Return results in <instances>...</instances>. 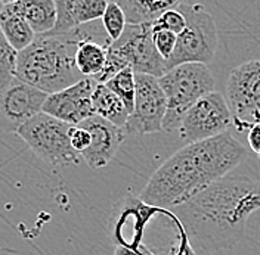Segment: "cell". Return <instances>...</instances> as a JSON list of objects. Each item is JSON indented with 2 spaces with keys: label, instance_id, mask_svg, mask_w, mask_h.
I'll return each mask as SVG.
<instances>
[{
  "label": "cell",
  "instance_id": "12",
  "mask_svg": "<svg viewBox=\"0 0 260 255\" xmlns=\"http://www.w3.org/2000/svg\"><path fill=\"white\" fill-rule=\"evenodd\" d=\"M95 84L96 81L93 79L84 77L64 90L49 95L43 105V112L70 126H79L95 115L92 105Z\"/></svg>",
  "mask_w": 260,
  "mask_h": 255
},
{
  "label": "cell",
  "instance_id": "25",
  "mask_svg": "<svg viewBox=\"0 0 260 255\" xmlns=\"http://www.w3.org/2000/svg\"><path fill=\"white\" fill-rule=\"evenodd\" d=\"M70 142L73 149L80 155L90 146V133L80 126H71L70 128Z\"/></svg>",
  "mask_w": 260,
  "mask_h": 255
},
{
  "label": "cell",
  "instance_id": "21",
  "mask_svg": "<svg viewBox=\"0 0 260 255\" xmlns=\"http://www.w3.org/2000/svg\"><path fill=\"white\" fill-rule=\"evenodd\" d=\"M101 19H102V27H104V30H105L108 39L111 42L118 40L121 37V34L126 30V27H127L124 12L118 6L117 2H107L105 12H104Z\"/></svg>",
  "mask_w": 260,
  "mask_h": 255
},
{
  "label": "cell",
  "instance_id": "11",
  "mask_svg": "<svg viewBox=\"0 0 260 255\" xmlns=\"http://www.w3.org/2000/svg\"><path fill=\"white\" fill-rule=\"evenodd\" d=\"M48 96L18 79L0 89V131L16 133L18 128L43 112Z\"/></svg>",
  "mask_w": 260,
  "mask_h": 255
},
{
  "label": "cell",
  "instance_id": "7",
  "mask_svg": "<svg viewBox=\"0 0 260 255\" xmlns=\"http://www.w3.org/2000/svg\"><path fill=\"white\" fill-rule=\"evenodd\" d=\"M70 128V124L40 112L27 124L18 128L16 134L50 167L62 168L77 165L81 158L71 146Z\"/></svg>",
  "mask_w": 260,
  "mask_h": 255
},
{
  "label": "cell",
  "instance_id": "26",
  "mask_svg": "<svg viewBox=\"0 0 260 255\" xmlns=\"http://www.w3.org/2000/svg\"><path fill=\"white\" fill-rule=\"evenodd\" d=\"M247 139H248V144H250L251 151L260 158V123L248 128Z\"/></svg>",
  "mask_w": 260,
  "mask_h": 255
},
{
  "label": "cell",
  "instance_id": "6",
  "mask_svg": "<svg viewBox=\"0 0 260 255\" xmlns=\"http://www.w3.org/2000/svg\"><path fill=\"white\" fill-rule=\"evenodd\" d=\"M105 66L111 72L132 68L135 74L162 77L167 66L154 46L151 24L127 25L121 37L111 42L107 49Z\"/></svg>",
  "mask_w": 260,
  "mask_h": 255
},
{
  "label": "cell",
  "instance_id": "16",
  "mask_svg": "<svg viewBox=\"0 0 260 255\" xmlns=\"http://www.w3.org/2000/svg\"><path fill=\"white\" fill-rule=\"evenodd\" d=\"M0 30L16 53L28 48L36 39V34L18 12L12 0H5V6L0 12Z\"/></svg>",
  "mask_w": 260,
  "mask_h": 255
},
{
  "label": "cell",
  "instance_id": "13",
  "mask_svg": "<svg viewBox=\"0 0 260 255\" xmlns=\"http://www.w3.org/2000/svg\"><path fill=\"white\" fill-rule=\"evenodd\" d=\"M79 126L90 133V146L80 154L89 168L96 170L110 164L124 140V128L117 127L96 115L84 120Z\"/></svg>",
  "mask_w": 260,
  "mask_h": 255
},
{
  "label": "cell",
  "instance_id": "23",
  "mask_svg": "<svg viewBox=\"0 0 260 255\" xmlns=\"http://www.w3.org/2000/svg\"><path fill=\"white\" fill-rule=\"evenodd\" d=\"M185 24H186L185 18L176 8V9H170V11L164 12L154 24H151V28H152V31L164 30V31H170L178 35L185 28Z\"/></svg>",
  "mask_w": 260,
  "mask_h": 255
},
{
  "label": "cell",
  "instance_id": "28",
  "mask_svg": "<svg viewBox=\"0 0 260 255\" xmlns=\"http://www.w3.org/2000/svg\"><path fill=\"white\" fill-rule=\"evenodd\" d=\"M3 6H5V0H0V12H2V9H3Z\"/></svg>",
  "mask_w": 260,
  "mask_h": 255
},
{
  "label": "cell",
  "instance_id": "24",
  "mask_svg": "<svg viewBox=\"0 0 260 255\" xmlns=\"http://www.w3.org/2000/svg\"><path fill=\"white\" fill-rule=\"evenodd\" d=\"M152 40H154V46L157 49L158 55L167 62L175 52L178 35L170 31L160 30V31H152Z\"/></svg>",
  "mask_w": 260,
  "mask_h": 255
},
{
  "label": "cell",
  "instance_id": "19",
  "mask_svg": "<svg viewBox=\"0 0 260 255\" xmlns=\"http://www.w3.org/2000/svg\"><path fill=\"white\" fill-rule=\"evenodd\" d=\"M92 105L96 117L107 120L117 127L124 128L129 118V112L123 102L105 84H95L92 93Z\"/></svg>",
  "mask_w": 260,
  "mask_h": 255
},
{
  "label": "cell",
  "instance_id": "4",
  "mask_svg": "<svg viewBox=\"0 0 260 255\" xmlns=\"http://www.w3.org/2000/svg\"><path fill=\"white\" fill-rule=\"evenodd\" d=\"M167 100V111L162 121V131L178 130L186 111L214 92V77L210 68L203 64H183L169 69L158 79Z\"/></svg>",
  "mask_w": 260,
  "mask_h": 255
},
{
  "label": "cell",
  "instance_id": "3",
  "mask_svg": "<svg viewBox=\"0 0 260 255\" xmlns=\"http://www.w3.org/2000/svg\"><path fill=\"white\" fill-rule=\"evenodd\" d=\"M83 35L84 25L65 34L36 35L16 56L15 79L46 95L76 84L84 79L76 66L77 45Z\"/></svg>",
  "mask_w": 260,
  "mask_h": 255
},
{
  "label": "cell",
  "instance_id": "5",
  "mask_svg": "<svg viewBox=\"0 0 260 255\" xmlns=\"http://www.w3.org/2000/svg\"><path fill=\"white\" fill-rule=\"evenodd\" d=\"M178 11L185 18V28L178 34L176 48L166 62L167 71L183 64L207 65L217 48V27L213 16L200 3L180 2Z\"/></svg>",
  "mask_w": 260,
  "mask_h": 255
},
{
  "label": "cell",
  "instance_id": "1",
  "mask_svg": "<svg viewBox=\"0 0 260 255\" xmlns=\"http://www.w3.org/2000/svg\"><path fill=\"white\" fill-rule=\"evenodd\" d=\"M247 157V149L229 131L185 144L154 171L141 192V201L154 208L180 207L226 177Z\"/></svg>",
  "mask_w": 260,
  "mask_h": 255
},
{
  "label": "cell",
  "instance_id": "9",
  "mask_svg": "<svg viewBox=\"0 0 260 255\" xmlns=\"http://www.w3.org/2000/svg\"><path fill=\"white\" fill-rule=\"evenodd\" d=\"M231 124L232 117L225 96L211 92L186 111L178 130L179 136L189 144L225 134Z\"/></svg>",
  "mask_w": 260,
  "mask_h": 255
},
{
  "label": "cell",
  "instance_id": "10",
  "mask_svg": "<svg viewBox=\"0 0 260 255\" xmlns=\"http://www.w3.org/2000/svg\"><path fill=\"white\" fill-rule=\"evenodd\" d=\"M135 105L124 126V133L151 134L162 131L167 100L158 79L135 74Z\"/></svg>",
  "mask_w": 260,
  "mask_h": 255
},
{
  "label": "cell",
  "instance_id": "14",
  "mask_svg": "<svg viewBox=\"0 0 260 255\" xmlns=\"http://www.w3.org/2000/svg\"><path fill=\"white\" fill-rule=\"evenodd\" d=\"M56 22L48 34H65L80 28L86 24L101 19L107 2L105 0H56Z\"/></svg>",
  "mask_w": 260,
  "mask_h": 255
},
{
  "label": "cell",
  "instance_id": "20",
  "mask_svg": "<svg viewBox=\"0 0 260 255\" xmlns=\"http://www.w3.org/2000/svg\"><path fill=\"white\" fill-rule=\"evenodd\" d=\"M105 86L117 96L123 105L126 106V110L129 112V115L133 112V105H135V72L132 68H126L123 71H120L117 76H114L111 80L105 83Z\"/></svg>",
  "mask_w": 260,
  "mask_h": 255
},
{
  "label": "cell",
  "instance_id": "15",
  "mask_svg": "<svg viewBox=\"0 0 260 255\" xmlns=\"http://www.w3.org/2000/svg\"><path fill=\"white\" fill-rule=\"evenodd\" d=\"M96 22L89 24V28L84 27V35L77 45L76 52V66L83 77L95 79L104 69V65L107 61V49L110 43L99 42L95 37V31H98Z\"/></svg>",
  "mask_w": 260,
  "mask_h": 255
},
{
  "label": "cell",
  "instance_id": "18",
  "mask_svg": "<svg viewBox=\"0 0 260 255\" xmlns=\"http://www.w3.org/2000/svg\"><path fill=\"white\" fill-rule=\"evenodd\" d=\"M127 25L154 24L160 16L179 6V0H120Z\"/></svg>",
  "mask_w": 260,
  "mask_h": 255
},
{
  "label": "cell",
  "instance_id": "2",
  "mask_svg": "<svg viewBox=\"0 0 260 255\" xmlns=\"http://www.w3.org/2000/svg\"><path fill=\"white\" fill-rule=\"evenodd\" d=\"M175 209L203 249H229L243 239L248 217L260 209V181L223 177Z\"/></svg>",
  "mask_w": 260,
  "mask_h": 255
},
{
  "label": "cell",
  "instance_id": "22",
  "mask_svg": "<svg viewBox=\"0 0 260 255\" xmlns=\"http://www.w3.org/2000/svg\"><path fill=\"white\" fill-rule=\"evenodd\" d=\"M16 53L0 30V89L15 79Z\"/></svg>",
  "mask_w": 260,
  "mask_h": 255
},
{
  "label": "cell",
  "instance_id": "8",
  "mask_svg": "<svg viewBox=\"0 0 260 255\" xmlns=\"http://www.w3.org/2000/svg\"><path fill=\"white\" fill-rule=\"evenodd\" d=\"M225 100L238 131L260 123V59L244 62L231 71Z\"/></svg>",
  "mask_w": 260,
  "mask_h": 255
},
{
  "label": "cell",
  "instance_id": "27",
  "mask_svg": "<svg viewBox=\"0 0 260 255\" xmlns=\"http://www.w3.org/2000/svg\"><path fill=\"white\" fill-rule=\"evenodd\" d=\"M115 255H138V254H135L133 251H130L129 248H124V246H117V249H115Z\"/></svg>",
  "mask_w": 260,
  "mask_h": 255
},
{
  "label": "cell",
  "instance_id": "17",
  "mask_svg": "<svg viewBox=\"0 0 260 255\" xmlns=\"http://www.w3.org/2000/svg\"><path fill=\"white\" fill-rule=\"evenodd\" d=\"M14 5L36 35H45L53 30L56 22L55 0H16Z\"/></svg>",
  "mask_w": 260,
  "mask_h": 255
}]
</instances>
